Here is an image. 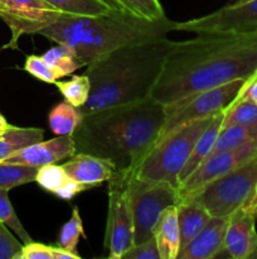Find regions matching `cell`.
<instances>
[{"mask_svg":"<svg viewBox=\"0 0 257 259\" xmlns=\"http://www.w3.org/2000/svg\"><path fill=\"white\" fill-rule=\"evenodd\" d=\"M257 29V0H237L204 17L175 23L174 30L197 33L246 32Z\"/></svg>","mask_w":257,"mask_h":259,"instance_id":"8fae6325","label":"cell"},{"mask_svg":"<svg viewBox=\"0 0 257 259\" xmlns=\"http://www.w3.org/2000/svg\"><path fill=\"white\" fill-rule=\"evenodd\" d=\"M154 238L161 259H178L180 253V229L176 205L168 207L161 214L154 229Z\"/></svg>","mask_w":257,"mask_h":259,"instance_id":"e0dca14e","label":"cell"},{"mask_svg":"<svg viewBox=\"0 0 257 259\" xmlns=\"http://www.w3.org/2000/svg\"><path fill=\"white\" fill-rule=\"evenodd\" d=\"M52 7L57 8L66 15L72 17H92L112 13L107 5L98 0H44Z\"/></svg>","mask_w":257,"mask_h":259,"instance_id":"d4e9b609","label":"cell"},{"mask_svg":"<svg viewBox=\"0 0 257 259\" xmlns=\"http://www.w3.org/2000/svg\"><path fill=\"white\" fill-rule=\"evenodd\" d=\"M98 2L103 3L105 5H107L111 10L113 12H118V13H127L125 9L122 8V5L117 2V0H98Z\"/></svg>","mask_w":257,"mask_h":259,"instance_id":"f35d334b","label":"cell"},{"mask_svg":"<svg viewBox=\"0 0 257 259\" xmlns=\"http://www.w3.org/2000/svg\"><path fill=\"white\" fill-rule=\"evenodd\" d=\"M123 9L136 17L149 20L164 19L165 13L159 0H117Z\"/></svg>","mask_w":257,"mask_h":259,"instance_id":"4dcf8cb0","label":"cell"},{"mask_svg":"<svg viewBox=\"0 0 257 259\" xmlns=\"http://www.w3.org/2000/svg\"><path fill=\"white\" fill-rule=\"evenodd\" d=\"M164 120V105L151 96L85 114L72 134L76 153L107 159L117 172L135 175L155 146Z\"/></svg>","mask_w":257,"mask_h":259,"instance_id":"7a4b0ae2","label":"cell"},{"mask_svg":"<svg viewBox=\"0 0 257 259\" xmlns=\"http://www.w3.org/2000/svg\"><path fill=\"white\" fill-rule=\"evenodd\" d=\"M0 126H2V128H8V126H9V124H8V121L5 120V118L2 114H0Z\"/></svg>","mask_w":257,"mask_h":259,"instance_id":"ab89813d","label":"cell"},{"mask_svg":"<svg viewBox=\"0 0 257 259\" xmlns=\"http://www.w3.org/2000/svg\"><path fill=\"white\" fill-rule=\"evenodd\" d=\"M254 153H257V141H251L238 148L217 152L207 157L179 186V201L191 199L207 184L241 166Z\"/></svg>","mask_w":257,"mask_h":259,"instance_id":"7c38bea8","label":"cell"},{"mask_svg":"<svg viewBox=\"0 0 257 259\" xmlns=\"http://www.w3.org/2000/svg\"><path fill=\"white\" fill-rule=\"evenodd\" d=\"M133 174L115 172L108 180V214L105 249L108 258L122 259L134 245V222L127 197V185Z\"/></svg>","mask_w":257,"mask_h":259,"instance_id":"9c48e42d","label":"cell"},{"mask_svg":"<svg viewBox=\"0 0 257 259\" xmlns=\"http://www.w3.org/2000/svg\"><path fill=\"white\" fill-rule=\"evenodd\" d=\"M244 82V78H239L217 88L191 94L164 105L165 120L155 144L183 126L201 119L213 116L218 111L226 109L238 95Z\"/></svg>","mask_w":257,"mask_h":259,"instance_id":"52a82bcc","label":"cell"},{"mask_svg":"<svg viewBox=\"0 0 257 259\" xmlns=\"http://www.w3.org/2000/svg\"><path fill=\"white\" fill-rule=\"evenodd\" d=\"M86 190H91V189L88 186H86V185L80 184V182L75 181V180H72L70 177V180H68V181L66 182L59 190H57V191L54 192V195L62 200H71L73 199L76 195H78L80 192L86 191Z\"/></svg>","mask_w":257,"mask_h":259,"instance_id":"8d00e7d4","label":"cell"},{"mask_svg":"<svg viewBox=\"0 0 257 259\" xmlns=\"http://www.w3.org/2000/svg\"><path fill=\"white\" fill-rule=\"evenodd\" d=\"M229 217L212 218L208 224L179 253L178 259H212L224 252Z\"/></svg>","mask_w":257,"mask_h":259,"instance_id":"9a60e30c","label":"cell"},{"mask_svg":"<svg viewBox=\"0 0 257 259\" xmlns=\"http://www.w3.org/2000/svg\"><path fill=\"white\" fill-rule=\"evenodd\" d=\"M233 101H252L257 104V71L247 78Z\"/></svg>","mask_w":257,"mask_h":259,"instance_id":"d590c367","label":"cell"},{"mask_svg":"<svg viewBox=\"0 0 257 259\" xmlns=\"http://www.w3.org/2000/svg\"><path fill=\"white\" fill-rule=\"evenodd\" d=\"M254 215L243 207L229 217L224 239V252L233 259L257 257V230Z\"/></svg>","mask_w":257,"mask_h":259,"instance_id":"5bb4252c","label":"cell"},{"mask_svg":"<svg viewBox=\"0 0 257 259\" xmlns=\"http://www.w3.org/2000/svg\"><path fill=\"white\" fill-rule=\"evenodd\" d=\"M65 17V13L44 0H0V18L12 32L4 48H17L23 34L39 33Z\"/></svg>","mask_w":257,"mask_h":259,"instance_id":"30bf717a","label":"cell"},{"mask_svg":"<svg viewBox=\"0 0 257 259\" xmlns=\"http://www.w3.org/2000/svg\"><path fill=\"white\" fill-rule=\"evenodd\" d=\"M257 186V153L219 179L209 182L191 199L201 202L212 218L231 217L253 195Z\"/></svg>","mask_w":257,"mask_h":259,"instance_id":"8992f818","label":"cell"},{"mask_svg":"<svg viewBox=\"0 0 257 259\" xmlns=\"http://www.w3.org/2000/svg\"><path fill=\"white\" fill-rule=\"evenodd\" d=\"M44 131L39 128H18L9 125L0 134V162L19 149L43 141Z\"/></svg>","mask_w":257,"mask_h":259,"instance_id":"ffe728a7","label":"cell"},{"mask_svg":"<svg viewBox=\"0 0 257 259\" xmlns=\"http://www.w3.org/2000/svg\"><path fill=\"white\" fill-rule=\"evenodd\" d=\"M75 153L76 146L72 136H57V138L37 142L19 149L3 162L27 164L39 168L45 164L58 163L62 159L71 158Z\"/></svg>","mask_w":257,"mask_h":259,"instance_id":"4fadbf2b","label":"cell"},{"mask_svg":"<svg viewBox=\"0 0 257 259\" xmlns=\"http://www.w3.org/2000/svg\"><path fill=\"white\" fill-rule=\"evenodd\" d=\"M127 197L134 222V244H140L154 237L161 214L178 205L179 191L168 182L145 181L131 176Z\"/></svg>","mask_w":257,"mask_h":259,"instance_id":"ba28073f","label":"cell"},{"mask_svg":"<svg viewBox=\"0 0 257 259\" xmlns=\"http://www.w3.org/2000/svg\"><path fill=\"white\" fill-rule=\"evenodd\" d=\"M23 244L9 232L7 225L0 222V259H22Z\"/></svg>","mask_w":257,"mask_h":259,"instance_id":"d6a6232c","label":"cell"},{"mask_svg":"<svg viewBox=\"0 0 257 259\" xmlns=\"http://www.w3.org/2000/svg\"><path fill=\"white\" fill-rule=\"evenodd\" d=\"M175 22L168 18L149 20L130 13L112 12L92 17L62 18L38 34L70 47L85 67L116 50L173 32Z\"/></svg>","mask_w":257,"mask_h":259,"instance_id":"277c9868","label":"cell"},{"mask_svg":"<svg viewBox=\"0 0 257 259\" xmlns=\"http://www.w3.org/2000/svg\"><path fill=\"white\" fill-rule=\"evenodd\" d=\"M83 114L80 108L71 105L67 101L57 104L48 115L50 131L55 136H72L80 125Z\"/></svg>","mask_w":257,"mask_h":259,"instance_id":"44dd1931","label":"cell"},{"mask_svg":"<svg viewBox=\"0 0 257 259\" xmlns=\"http://www.w3.org/2000/svg\"><path fill=\"white\" fill-rule=\"evenodd\" d=\"M22 259H81L60 247L45 245L42 243H28L23 248Z\"/></svg>","mask_w":257,"mask_h":259,"instance_id":"1f68e13d","label":"cell"},{"mask_svg":"<svg viewBox=\"0 0 257 259\" xmlns=\"http://www.w3.org/2000/svg\"><path fill=\"white\" fill-rule=\"evenodd\" d=\"M68 180H70V176L66 174L63 167L58 166L57 163L45 164V166L39 167L37 172V177H35V182H37L42 189H44L45 191L48 192H52L53 195H54V192L57 191V190H59Z\"/></svg>","mask_w":257,"mask_h":259,"instance_id":"f546056e","label":"cell"},{"mask_svg":"<svg viewBox=\"0 0 257 259\" xmlns=\"http://www.w3.org/2000/svg\"><path fill=\"white\" fill-rule=\"evenodd\" d=\"M251 141H257V131L242 125H229L221 129L214 143L212 154L222 151L238 148Z\"/></svg>","mask_w":257,"mask_h":259,"instance_id":"603a6c76","label":"cell"},{"mask_svg":"<svg viewBox=\"0 0 257 259\" xmlns=\"http://www.w3.org/2000/svg\"><path fill=\"white\" fill-rule=\"evenodd\" d=\"M81 237H85V232H83L80 210H78V207L75 206L72 210V215H71L70 220L60 229L57 244L58 247L63 248V249L68 250L70 253L81 258V255L77 252V245Z\"/></svg>","mask_w":257,"mask_h":259,"instance_id":"83f0119b","label":"cell"},{"mask_svg":"<svg viewBox=\"0 0 257 259\" xmlns=\"http://www.w3.org/2000/svg\"><path fill=\"white\" fill-rule=\"evenodd\" d=\"M242 207H243L246 211L251 212L252 215H254V217L257 218V186H256V190H254L253 195L249 197L248 201H247Z\"/></svg>","mask_w":257,"mask_h":259,"instance_id":"74e56055","label":"cell"},{"mask_svg":"<svg viewBox=\"0 0 257 259\" xmlns=\"http://www.w3.org/2000/svg\"><path fill=\"white\" fill-rule=\"evenodd\" d=\"M175 40L168 37L116 50L87 66L91 93L82 114L149 98Z\"/></svg>","mask_w":257,"mask_h":259,"instance_id":"3957f363","label":"cell"},{"mask_svg":"<svg viewBox=\"0 0 257 259\" xmlns=\"http://www.w3.org/2000/svg\"><path fill=\"white\" fill-rule=\"evenodd\" d=\"M176 209H178V223L179 229H180L181 250L208 224L212 217L207 211L206 207L201 202L197 201L196 199L179 201L176 205Z\"/></svg>","mask_w":257,"mask_h":259,"instance_id":"ac0fdd59","label":"cell"},{"mask_svg":"<svg viewBox=\"0 0 257 259\" xmlns=\"http://www.w3.org/2000/svg\"><path fill=\"white\" fill-rule=\"evenodd\" d=\"M5 129H7V128H2V126H0V134H2V133H3V132H4V131H5Z\"/></svg>","mask_w":257,"mask_h":259,"instance_id":"60d3db41","label":"cell"},{"mask_svg":"<svg viewBox=\"0 0 257 259\" xmlns=\"http://www.w3.org/2000/svg\"><path fill=\"white\" fill-rule=\"evenodd\" d=\"M59 93L67 103L76 108H82L87 103L91 93V81L86 75H75L67 81H55Z\"/></svg>","mask_w":257,"mask_h":259,"instance_id":"cb8c5ba5","label":"cell"},{"mask_svg":"<svg viewBox=\"0 0 257 259\" xmlns=\"http://www.w3.org/2000/svg\"><path fill=\"white\" fill-rule=\"evenodd\" d=\"M223 119H224V109L223 110L218 111L216 115L213 116L211 123L208 124L206 129L203 131V133L201 134V137L197 141L196 146H194L193 152L189 156L188 161H186L185 166L181 169L180 175H179V186L190 176L191 172L207 158V157L211 156L212 149H213L214 143L217 141V137H218L219 132H221L222 126H223Z\"/></svg>","mask_w":257,"mask_h":259,"instance_id":"d6986e66","label":"cell"},{"mask_svg":"<svg viewBox=\"0 0 257 259\" xmlns=\"http://www.w3.org/2000/svg\"><path fill=\"white\" fill-rule=\"evenodd\" d=\"M62 167L71 179L90 189L108 181L116 172L110 161L87 153H75Z\"/></svg>","mask_w":257,"mask_h":259,"instance_id":"2e32d148","label":"cell"},{"mask_svg":"<svg viewBox=\"0 0 257 259\" xmlns=\"http://www.w3.org/2000/svg\"><path fill=\"white\" fill-rule=\"evenodd\" d=\"M257 71V29L202 33L179 40L166 56L150 96L163 105L247 78Z\"/></svg>","mask_w":257,"mask_h":259,"instance_id":"6da1fadb","label":"cell"},{"mask_svg":"<svg viewBox=\"0 0 257 259\" xmlns=\"http://www.w3.org/2000/svg\"><path fill=\"white\" fill-rule=\"evenodd\" d=\"M8 192H9L8 190H0V222L4 223L8 228L13 229V232L18 235V239L24 245L28 243H32V237L28 234V232L20 223L18 215L15 214V210L10 202Z\"/></svg>","mask_w":257,"mask_h":259,"instance_id":"f1b7e54d","label":"cell"},{"mask_svg":"<svg viewBox=\"0 0 257 259\" xmlns=\"http://www.w3.org/2000/svg\"><path fill=\"white\" fill-rule=\"evenodd\" d=\"M122 259H161L155 238H150L140 244H134L122 255Z\"/></svg>","mask_w":257,"mask_h":259,"instance_id":"e575fe53","label":"cell"},{"mask_svg":"<svg viewBox=\"0 0 257 259\" xmlns=\"http://www.w3.org/2000/svg\"><path fill=\"white\" fill-rule=\"evenodd\" d=\"M38 167L0 162V190H12L35 181Z\"/></svg>","mask_w":257,"mask_h":259,"instance_id":"4316f807","label":"cell"},{"mask_svg":"<svg viewBox=\"0 0 257 259\" xmlns=\"http://www.w3.org/2000/svg\"><path fill=\"white\" fill-rule=\"evenodd\" d=\"M213 116L188 124L155 144L134 176L145 181L168 182L179 189V175L193 152L197 141Z\"/></svg>","mask_w":257,"mask_h":259,"instance_id":"5b68a950","label":"cell"},{"mask_svg":"<svg viewBox=\"0 0 257 259\" xmlns=\"http://www.w3.org/2000/svg\"><path fill=\"white\" fill-rule=\"evenodd\" d=\"M24 70L32 76H34L38 80L47 83H54L58 80L54 71L50 68V66L45 62L43 56H28L24 63Z\"/></svg>","mask_w":257,"mask_h":259,"instance_id":"836d02e7","label":"cell"},{"mask_svg":"<svg viewBox=\"0 0 257 259\" xmlns=\"http://www.w3.org/2000/svg\"><path fill=\"white\" fill-rule=\"evenodd\" d=\"M242 125L257 131V104L252 101H232L224 109L223 126Z\"/></svg>","mask_w":257,"mask_h":259,"instance_id":"484cf974","label":"cell"},{"mask_svg":"<svg viewBox=\"0 0 257 259\" xmlns=\"http://www.w3.org/2000/svg\"><path fill=\"white\" fill-rule=\"evenodd\" d=\"M43 58L50 66V68L54 71L55 76L58 78L66 77V76L71 75L78 68L85 67L82 62L78 60L76 53L70 47L65 45H59V43H57L55 47L47 51L43 55Z\"/></svg>","mask_w":257,"mask_h":259,"instance_id":"7402d4cb","label":"cell"}]
</instances>
